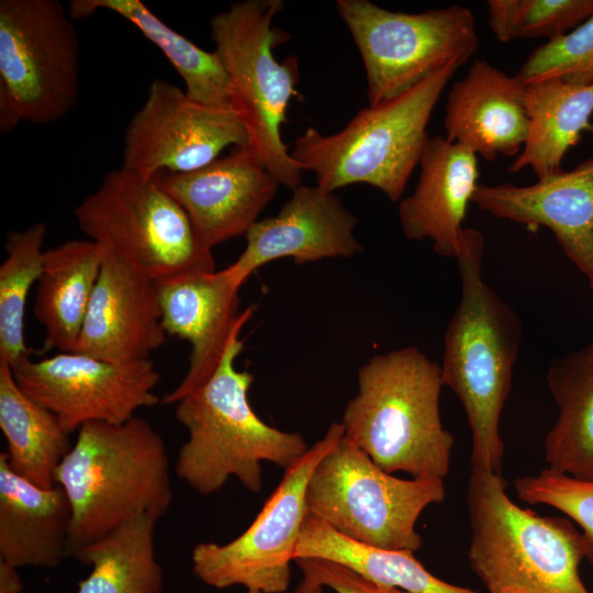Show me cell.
Masks as SVG:
<instances>
[{
	"instance_id": "6da1fadb",
	"label": "cell",
	"mask_w": 593,
	"mask_h": 593,
	"mask_svg": "<svg viewBox=\"0 0 593 593\" xmlns=\"http://www.w3.org/2000/svg\"><path fill=\"white\" fill-rule=\"evenodd\" d=\"M484 238L465 228L456 257L461 294L446 328L441 382L458 396L471 432L472 469L501 473L500 418L510 395L523 324L482 275Z\"/></svg>"
},
{
	"instance_id": "7a4b0ae2",
	"label": "cell",
	"mask_w": 593,
	"mask_h": 593,
	"mask_svg": "<svg viewBox=\"0 0 593 593\" xmlns=\"http://www.w3.org/2000/svg\"><path fill=\"white\" fill-rule=\"evenodd\" d=\"M55 481L71 506L68 556L137 516L161 518L174 500L165 440L138 416L82 425Z\"/></svg>"
},
{
	"instance_id": "3957f363",
	"label": "cell",
	"mask_w": 593,
	"mask_h": 593,
	"mask_svg": "<svg viewBox=\"0 0 593 593\" xmlns=\"http://www.w3.org/2000/svg\"><path fill=\"white\" fill-rule=\"evenodd\" d=\"M357 383L340 422L345 437L388 473L444 480L454 436L440 418V366L404 347L370 358Z\"/></svg>"
},
{
	"instance_id": "277c9868",
	"label": "cell",
	"mask_w": 593,
	"mask_h": 593,
	"mask_svg": "<svg viewBox=\"0 0 593 593\" xmlns=\"http://www.w3.org/2000/svg\"><path fill=\"white\" fill-rule=\"evenodd\" d=\"M242 349L239 335L213 374L175 404L176 417L188 433L175 471L203 495L220 491L231 477L259 492L264 461L286 469L309 449L302 435L275 428L257 416L248 401L254 377L235 367Z\"/></svg>"
},
{
	"instance_id": "5b68a950",
	"label": "cell",
	"mask_w": 593,
	"mask_h": 593,
	"mask_svg": "<svg viewBox=\"0 0 593 593\" xmlns=\"http://www.w3.org/2000/svg\"><path fill=\"white\" fill-rule=\"evenodd\" d=\"M505 488L501 473L471 468L468 560L489 593H589L582 533L569 518L519 507Z\"/></svg>"
},
{
	"instance_id": "8992f818",
	"label": "cell",
	"mask_w": 593,
	"mask_h": 593,
	"mask_svg": "<svg viewBox=\"0 0 593 593\" xmlns=\"http://www.w3.org/2000/svg\"><path fill=\"white\" fill-rule=\"evenodd\" d=\"M462 65L452 60L404 94L361 109L337 133L306 128L291 157L327 191L365 183L399 201L429 137L432 113Z\"/></svg>"
},
{
	"instance_id": "52a82bcc",
	"label": "cell",
	"mask_w": 593,
	"mask_h": 593,
	"mask_svg": "<svg viewBox=\"0 0 593 593\" xmlns=\"http://www.w3.org/2000/svg\"><path fill=\"white\" fill-rule=\"evenodd\" d=\"M281 0H243L213 15L214 52L231 85V107L244 124L248 142L279 184L291 191L301 186L303 168L291 157L281 137L290 100L298 96L296 56L278 61L277 46L290 34L272 25Z\"/></svg>"
},
{
	"instance_id": "ba28073f",
	"label": "cell",
	"mask_w": 593,
	"mask_h": 593,
	"mask_svg": "<svg viewBox=\"0 0 593 593\" xmlns=\"http://www.w3.org/2000/svg\"><path fill=\"white\" fill-rule=\"evenodd\" d=\"M445 494L443 479L396 478L344 435L313 470L305 507L354 541L414 552L422 546L418 517Z\"/></svg>"
},
{
	"instance_id": "9c48e42d",
	"label": "cell",
	"mask_w": 593,
	"mask_h": 593,
	"mask_svg": "<svg viewBox=\"0 0 593 593\" xmlns=\"http://www.w3.org/2000/svg\"><path fill=\"white\" fill-rule=\"evenodd\" d=\"M89 239L155 281L215 270L179 203L158 183L124 168L109 171L75 209Z\"/></svg>"
},
{
	"instance_id": "30bf717a",
	"label": "cell",
	"mask_w": 593,
	"mask_h": 593,
	"mask_svg": "<svg viewBox=\"0 0 593 593\" xmlns=\"http://www.w3.org/2000/svg\"><path fill=\"white\" fill-rule=\"evenodd\" d=\"M79 96V40L57 0L0 1V131L65 118Z\"/></svg>"
},
{
	"instance_id": "8fae6325",
	"label": "cell",
	"mask_w": 593,
	"mask_h": 593,
	"mask_svg": "<svg viewBox=\"0 0 593 593\" xmlns=\"http://www.w3.org/2000/svg\"><path fill=\"white\" fill-rule=\"evenodd\" d=\"M336 10L361 56L369 105L395 99L478 48L477 23L463 5L395 12L369 0H337Z\"/></svg>"
},
{
	"instance_id": "7c38bea8",
	"label": "cell",
	"mask_w": 593,
	"mask_h": 593,
	"mask_svg": "<svg viewBox=\"0 0 593 593\" xmlns=\"http://www.w3.org/2000/svg\"><path fill=\"white\" fill-rule=\"evenodd\" d=\"M344 436L342 423H333L291 466L249 527L234 540L198 544L191 555L195 577L206 585L283 593L291 580L302 524L306 516L309 479L322 458Z\"/></svg>"
},
{
	"instance_id": "4fadbf2b",
	"label": "cell",
	"mask_w": 593,
	"mask_h": 593,
	"mask_svg": "<svg viewBox=\"0 0 593 593\" xmlns=\"http://www.w3.org/2000/svg\"><path fill=\"white\" fill-rule=\"evenodd\" d=\"M20 388L54 413L69 433L91 422L121 424L159 402L160 372L150 359L110 362L77 353L11 366Z\"/></svg>"
},
{
	"instance_id": "5bb4252c",
	"label": "cell",
	"mask_w": 593,
	"mask_h": 593,
	"mask_svg": "<svg viewBox=\"0 0 593 593\" xmlns=\"http://www.w3.org/2000/svg\"><path fill=\"white\" fill-rule=\"evenodd\" d=\"M247 142L232 107L200 103L158 78L126 126L122 168L146 178L189 172L217 159L226 147Z\"/></svg>"
},
{
	"instance_id": "9a60e30c",
	"label": "cell",
	"mask_w": 593,
	"mask_h": 593,
	"mask_svg": "<svg viewBox=\"0 0 593 593\" xmlns=\"http://www.w3.org/2000/svg\"><path fill=\"white\" fill-rule=\"evenodd\" d=\"M157 286L166 333L191 346L184 377L161 399L164 404H176L213 374L253 309L239 313L242 286L226 268L188 272L157 281Z\"/></svg>"
},
{
	"instance_id": "2e32d148",
	"label": "cell",
	"mask_w": 593,
	"mask_h": 593,
	"mask_svg": "<svg viewBox=\"0 0 593 593\" xmlns=\"http://www.w3.org/2000/svg\"><path fill=\"white\" fill-rule=\"evenodd\" d=\"M157 180L184 210L201 244L210 250L245 235L279 187L247 144L199 169L164 172Z\"/></svg>"
},
{
	"instance_id": "e0dca14e",
	"label": "cell",
	"mask_w": 593,
	"mask_h": 593,
	"mask_svg": "<svg viewBox=\"0 0 593 593\" xmlns=\"http://www.w3.org/2000/svg\"><path fill=\"white\" fill-rule=\"evenodd\" d=\"M357 224L334 192L301 184L276 215L251 225L244 251L226 270L243 286L259 267L283 257L296 264L350 258L362 250L354 235Z\"/></svg>"
},
{
	"instance_id": "ac0fdd59",
	"label": "cell",
	"mask_w": 593,
	"mask_h": 593,
	"mask_svg": "<svg viewBox=\"0 0 593 593\" xmlns=\"http://www.w3.org/2000/svg\"><path fill=\"white\" fill-rule=\"evenodd\" d=\"M472 202L497 219L548 227L593 291V157L529 186L478 184Z\"/></svg>"
},
{
	"instance_id": "d6986e66",
	"label": "cell",
	"mask_w": 593,
	"mask_h": 593,
	"mask_svg": "<svg viewBox=\"0 0 593 593\" xmlns=\"http://www.w3.org/2000/svg\"><path fill=\"white\" fill-rule=\"evenodd\" d=\"M166 335L157 281L105 250L72 353L110 362L150 359Z\"/></svg>"
},
{
	"instance_id": "ffe728a7",
	"label": "cell",
	"mask_w": 593,
	"mask_h": 593,
	"mask_svg": "<svg viewBox=\"0 0 593 593\" xmlns=\"http://www.w3.org/2000/svg\"><path fill=\"white\" fill-rule=\"evenodd\" d=\"M525 91L517 75L475 59L448 91L445 137L489 161L518 156L529 130Z\"/></svg>"
},
{
	"instance_id": "44dd1931",
	"label": "cell",
	"mask_w": 593,
	"mask_h": 593,
	"mask_svg": "<svg viewBox=\"0 0 593 593\" xmlns=\"http://www.w3.org/2000/svg\"><path fill=\"white\" fill-rule=\"evenodd\" d=\"M412 194L399 203V222L409 239H429L436 254L457 257L469 202L478 187V159L445 136H429Z\"/></svg>"
},
{
	"instance_id": "7402d4cb",
	"label": "cell",
	"mask_w": 593,
	"mask_h": 593,
	"mask_svg": "<svg viewBox=\"0 0 593 593\" xmlns=\"http://www.w3.org/2000/svg\"><path fill=\"white\" fill-rule=\"evenodd\" d=\"M71 515L63 488L27 481L0 454V561L15 568L57 567L69 552Z\"/></svg>"
},
{
	"instance_id": "603a6c76",
	"label": "cell",
	"mask_w": 593,
	"mask_h": 593,
	"mask_svg": "<svg viewBox=\"0 0 593 593\" xmlns=\"http://www.w3.org/2000/svg\"><path fill=\"white\" fill-rule=\"evenodd\" d=\"M104 256V248L91 239H71L45 250L34 302L45 349L75 350Z\"/></svg>"
},
{
	"instance_id": "cb8c5ba5",
	"label": "cell",
	"mask_w": 593,
	"mask_h": 593,
	"mask_svg": "<svg viewBox=\"0 0 593 593\" xmlns=\"http://www.w3.org/2000/svg\"><path fill=\"white\" fill-rule=\"evenodd\" d=\"M547 383L558 417L546 435L548 469L593 480V339L583 348L552 360Z\"/></svg>"
},
{
	"instance_id": "d4e9b609",
	"label": "cell",
	"mask_w": 593,
	"mask_h": 593,
	"mask_svg": "<svg viewBox=\"0 0 593 593\" xmlns=\"http://www.w3.org/2000/svg\"><path fill=\"white\" fill-rule=\"evenodd\" d=\"M529 119L526 143L508 172L529 167L537 179L561 170L567 152L584 131L593 133V83L577 85L547 79L526 85Z\"/></svg>"
},
{
	"instance_id": "484cf974",
	"label": "cell",
	"mask_w": 593,
	"mask_h": 593,
	"mask_svg": "<svg viewBox=\"0 0 593 593\" xmlns=\"http://www.w3.org/2000/svg\"><path fill=\"white\" fill-rule=\"evenodd\" d=\"M0 428L11 470L43 489L54 488L56 471L72 447L70 434L20 388L4 361H0Z\"/></svg>"
},
{
	"instance_id": "4316f807",
	"label": "cell",
	"mask_w": 593,
	"mask_h": 593,
	"mask_svg": "<svg viewBox=\"0 0 593 593\" xmlns=\"http://www.w3.org/2000/svg\"><path fill=\"white\" fill-rule=\"evenodd\" d=\"M113 12L132 23L160 49L184 82L193 100L213 107H231V85L217 56L197 46L169 27L139 0H72L68 12L74 20L98 11Z\"/></svg>"
},
{
	"instance_id": "83f0119b",
	"label": "cell",
	"mask_w": 593,
	"mask_h": 593,
	"mask_svg": "<svg viewBox=\"0 0 593 593\" xmlns=\"http://www.w3.org/2000/svg\"><path fill=\"white\" fill-rule=\"evenodd\" d=\"M157 522L152 515L137 516L75 550L70 557L91 566L77 593H161L164 575L155 547Z\"/></svg>"
},
{
	"instance_id": "f1b7e54d",
	"label": "cell",
	"mask_w": 593,
	"mask_h": 593,
	"mask_svg": "<svg viewBox=\"0 0 593 593\" xmlns=\"http://www.w3.org/2000/svg\"><path fill=\"white\" fill-rule=\"evenodd\" d=\"M296 558L332 560L371 581L407 593H479L433 575L413 556V551L383 549L354 541L310 514L302 524L294 553Z\"/></svg>"
},
{
	"instance_id": "f546056e",
	"label": "cell",
	"mask_w": 593,
	"mask_h": 593,
	"mask_svg": "<svg viewBox=\"0 0 593 593\" xmlns=\"http://www.w3.org/2000/svg\"><path fill=\"white\" fill-rule=\"evenodd\" d=\"M46 226L38 222L8 233L0 266V361L12 366L29 356L24 315L29 292L40 278Z\"/></svg>"
},
{
	"instance_id": "4dcf8cb0",
	"label": "cell",
	"mask_w": 593,
	"mask_h": 593,
	"mask_svg": "<svg viewBox=\"0 0 593 593\" xmlns=\"http://www.w3.org/2000/svg\"><path fill=\"white\" fill-rule=\"evenodd\" d=\"M488 23L502 43L562 36L593 15V0H489Z\"/></svg>"
},
{
	"instance_id": "1f68e13d",
	"label": "cell",
	"mask_w": 593,
	"mask_h": 593,
	"mask_svg": "<svg viewBox=\"0 0 593 593\" xmlns=\"http://www.w3.org/2000/svg\"><path fill=\"white\" fill-rule=\"evenodd\" d=\"M516 75L525 85L547 79L593 83V15L535 48Z\"/></svg>"
},
{
	"instance_id": "d6a6232c",
	"label": "cell",
	"mask_w": 593,
	"mask_h": 593,
	"mask_svg": "<svg viewBox=\"0 0 593 593\" xmlns=\"http://www.w3.org/2000/svg\"><path fill=\"white\" fill-rule=\"evenodd\" d=\"M514 488L522 501L555 507L574 521L582 529L585 558L593 564V480H579L546 468L516 479Z\"/></svg>"
},
{
	"instance_id": "836d02e7",
	"label": "cell",
	"mask_w": 593,
	"mask_h": 593,
	"mask_svg": "<svg viewBox=\"0 0 593 593\" xmlns=\"http://www.w3.org/2000/svg\"><path fill=\"white\" fill-rule=\"evenodd\" d=\"M302 573H307L323 586L336 593H407L403 590L382 585L359 574L351 568L322 558H296Z\"/></svg>"
},
{
	"instance_id": "e575fe53",
	"label": "cell",
	"mask_w": 593,
	"mask_h": 593,
	"mask_svg": "<svg viewBox=\"0 0 593 593\" xmlns=\"http://www.w3.org/2000/svg\"><path fill=\"white\" fill-rule=\"evenodd\" d=\"M22 588L18 568L0 561V593H20Z\"/></svg>"
},
{
	"instance_id": "d590c367",
	"label": "cell",
	"mask_w": 593,
	"mask_h": 593,
	"mask_svg": "<svg viewBox=\"0 0 593 593\" xmlns=\"http://www.w3.org/2000/svg\"><path fill=\"white\" fill-rule=\"evenodd\" d=\"M323 588L312 575L303 573V579L293 593H323Z\"/></svg>"
},
{
	"instance_id": "8d00e7d4",
	"label": "cell",
	"mask_w": 593,
	"mask_h": 593,
	"mask_svg": "<svg viewBox=\"0 0 593 593\" xmlns=\"http://www.w3.org/2000/svg\"><path fill=\"white\" fill-rule=\"evenodd\" d=\"M246 593H260V592H257V591H247Z\"/></svg>"
}]
</instances>
